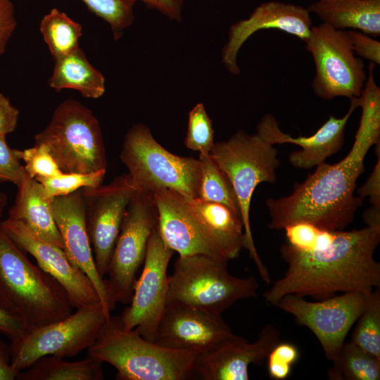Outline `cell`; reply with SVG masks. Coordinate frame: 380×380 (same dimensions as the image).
<instances>
[{"label":"cell","instance_id":"1","mask_svg":"<svg viewBox=\"0 0 380 380\" xmlns=\"http://www.w3.org/2000/svg\"><path fill=\"white\" fill-rule=\"evenodd\" d=\"M358 99L362 115L350 152L335 164L324 162L316 166L290 195L268 198L271 229L307 222L323 229L342 230L353 221L363 202L355 195L357 180L369 148L380 141V88L372 71Z\"/></svg>","mask_w":380,"mask_h":380},{"label":"cell","instance_id":"2","mask_svg":"<svg viewBox=\"0 0 380 380\" xmlns=\"http://www.w3.org/2000/svg\"><path fill=\"white\" fill-rule=\"evenodd\" d=\"M379 241L380 229L366 226L337 230L334 241L323 249L303 251L283 244L280 253L287 268L264 299L274 305L288 294L319 299L345 292L368 296L380 287V263L374 257Z\"/></svg>","mask_w":380,"mask_h":380},{"label":"cell","instance_id":"3","mask_svg":"<svg viewBox=\"0 0 380 380\" xmlns=\"http://www.w3.org/2000/svg\"><path fill=\"white\" fill-rule=\"evenodd\" d=\"M0 305L23 319L27 328L63 319L72 312L63 287L28 259L1 222Z\"/></svg>","mask_w":380,"mask_h":380},{"label":"cell","instance_id":"4","mask_svg":"<svg viewBox=\"0 0 380 380\" xmlns=\"http://www.w3.org/2000/svg\"><path fill=\"white\" fill-rule=\"evenodd\" d=\"M198 350L161 346L136 329L125 330L119 316H110L87 349L88 355L111 365L118 380H186L194 376Z\"/></svg>","mask_w":380,"mask_h":380},{"label":"cell","instance_id":"5","mask_svg":"<svg viewBox=\"0 0 380 380\" xmlns=\"http://www.w3.org/2000/svg\"><path fill=\"white\" fill-rule=\"evenodd\" d=\"M210 155L226 174L235 191L243 224L245 248L248 251L261 279L271 282L270 274L256 250L250 224V207L256 186L262 182L274 183L280 164L277 150L258 133L240 130L229 139L215 143Z\"/></svg>","mask_w":380,"mask_h":380},{"label":"cell","instance_id":"6","mask_svg":"<svg viewBox=\"0 0 380 380\" xmlns=\"http://www.w3.org/2000/svg\"><path fill=\"white\" fill-rule=\"evenodd\" d=\"M227 262L203 254L179 256L168 278L167 305H186L221 315L236 302L256 297V279L232 275Z\"/></svg>","mask_w":380,"mask_h":380},{"label":"cell","instance_id":"7","mask_svg":"<svg viewBox=\"0 0 380 380\" xmlns=\"http://www.w3.org/2000/svg\"><path fill=\"white\" fill-rule=\"evenodd\" d=\"M120 158L128 169L136 191L153 194L168 189L187 198L198 196L201 160L169 152L143 124H136L128 129Z\"/></svg>","mask_w":380,"mask_h":380},{"label":"cell","instance_id":"8","mask_svg":"<svg viewBox=\"0 0 380 380\" xmlns=\"http://www.w3.org/2000/svg\"><path fill=\"white\" fill-rule=\"evenodd\" d=\"M34 141L47 148L63 173L89 174L107 168L99 121L90 109L74 99L58 105Z\"/></svg>","mask_w":380,"mask_h":380},{"label":"cell","instance_id":"9","mask_svg":"<svg viewBox=\"0 0 380 380\" xmlns=\"http://www.w3.org/2000/svg\"><path fill=\"white\" fill-rule=\"evenodd\" d=\"M108 319L100 302L77 308L65 318L44 325L27 328L11 340V361L18 373L47 355L73 357L94 343Z\"/></svg>","mask_w":380,"mask_h":380},{"label":"cell","instance_id":"10","mask_svg":"<svg viewBox=\"0 0 380 380\" xmlns=\"http://www.w3.org/2000/svg\"><path fill=\"white\" fill-rule=\"evenodd\" d=\"M315 66L314 94L331 100L361 95L367 75L362 58L355 56L346 31L322 23L312 26L305 41Z\"/></svg>","mask_w":380,"mask_h":380},{"label":"cell","instance_id":"11","mask_svg":"<svg viewBox=\"0 0 380 380\" xmlns=\"http://www.w3.org/2000/svg\"><path fill=\"white\" fill-rule=\"evenodd\" d=\"M158 221L153 194L136 191L125 212L107 273L116 303H130L137 274L143 265L148 239Z\"/></svg>","mask_w":380,"mask_h":380},{"label":"cell","instance_id":"12","mask_svg":"<svg viewBox=\"0 0 380 380\" xmlns=\"http://www.w3.org/2000/svg\"><path fill=\"white\" fill-rule=\"evenodd\" d=\"M367 296L360 292H345L318 301H309L304 297L288 294L274 306L308 328L317 338L326 358L332 362L362 312Z\"/></svg>","mask_w":380,"mask_h":380},{"label":"cell","instance_id":"13","mask_svg":"<svg viewBox=\"0 0 380 380\" xmlns=\"http://www.w3.org/2000/svg\"><path fill=\"white\" fill-rule=\"evenodd\" d=\"M173 253L163 240L157 224L148 239L142 271L137 279L130 305L119 316L124 329H136L151 342L167 306V270Z\"/></svg>","mask_w":380,"mask_h":380},{"label":"cell","instance_id":"14","mask_svg":"<svg viewBox=\"0 0 380 380\" xmlns=\"http://www.w3.org/2000/svg\"><path fill=\"white\" fill-rule=\"evenodd\" d=\"M81 190L94 262L103 278L108 273L125 212L136 190L128 173L115 177L106 185L86 186Z\"/></svg>","mask_w":380,"mask_h":380},{"label":"cell","instance_id":"15","mask_svg":"<svg viewBox=\"0 0 380 380\" xmlns=\"http://www.w3.org/2000/svg\"><path fill=\"white\" fill-rule=\"evenodd\" d=\"M53 218L68 259L81 270L93 284L106 315L115 306L107 280L97 270L86 226L85 202L81 189L51 199Z\"/></svg>","mask_w":380,"mask_h":380},{"label":"cell","instance_id":"16","mask_svg":"<svg viewBox=\"0 0 380 380\" xmlns=\"http://www.w3.org/2000/svg\"><path fill=\"white\" fill-rule=\"evenodd\" d=\"M1 225L22 250L34 257L41 269L63 287L72 308L99 302L89 277L72 263L63 248L39 237L18 220L8 217L1 220Z\"/></svg>","mask_w":380,"mask_h":380},{"label":"cell","instance_id":"17","mask_svg":"<svg viewBox=\"0 0 380 380\" xmlns=\"http://www.w3.org/2000/svg\"><path fill=\"white\" fill-rule=\"evenodd\" d=\"M234 336L221 315L171 304L165 308L153 342L175 350L205 352Z\"/></svg>","mask_w":380,"mask_h":380},{"label":"cell","instance_id":"18","mask_svg":"<svg viewBox=\"0 0 380 380\" xmlns=\"http://www.w3.org/2000/svg\"><path fill=\"white\" fill-rule=\"evenodd\" d=\"M279 342V331L270 324L262 327L253 343L236 335L213 350L199 353L194 375L203 380H248L249 367L261 365Z\"/></svg>","mask_w":380,"mask_h":380},{"label":"cell","instance_id":"19","mask_svg":"<svg viewBox=\"0 0 380 380\" xmlns=\"http://www.w3.org/2000/svg\"><path fill=\"white\" fill-rule=\"evenodd\" d=\"M312 26L310 13L306 8L277 1L263 2L247 18L230 27L227 42L222 50V62L229 73L237 75L241 72L237 64L239 51L256 32L276 29L305 42Z\"/></svg>","mask_w":380,"mask_h":380},{"label":"cell","instance_id":"20","mask_svg":"<svg viewBox=\"0 0 380 380\" xmlns=\"http://www.w3.org/2000/svg\"><path fill=\"white\" fill-rule=\"evenodd\" d=\"M158 228L165 243L179 256L203 254L228 260L191 213L185 196L163 189L153 193Z\"/></svg>","mask_w":380,"mask_h":380},{"label":"cell","instance_id":"21","mask_svg":"<svg viewBox=\"0 0 380 380\" xmlns=\"http://www.w3.org/2000/svg\"><path fill=\"white\" fill-rule=\"evenodd\" d=\"M358 105V97L351 98L349 109L342 118L329 116L310 137H293L283 132L276 118L270 114L265 115L258 122L256 133L272 145L289 143L299 146L300 150L291 153L290 163L296 168H312L325 162L341 148L346 124Z\"/></svg>","mask_w":380,"mask_h":380},{"label":"cell","instance_id":"22","mask_svg":"<svg viewBox=\"0 0 380 380\" xmlns=\"http://www.w3.org/2000/svg\"><path fill=\"white\" fill-rule=\"evenodd\" d=\"M8 218L24 224L32 232L63 249V241L56 224L51 204L42 184L25 171Z\"/></svg>","mask_w":380,"mask_h":380},{"label":"cell","instance_id":"23","mask_svg":"<svg viewBox=\"0 0 380 380\" xmlns=\"http://www.w3.org/2000/svg\"><path fill=\"white\" fill-rule=\"evenodd\" d=\"M185 198L196 219L225 258L229 260L239 257L245 248L241 215L220 203Z\"/></svg>","mask_w":380,"mask_h":380},{"label":"cell","instance_id":"24","mask_svg":"<svg viewBox=\"0 0 380 380\" xmlns=\"http://www.w3.org/2000/svg\"><path fill=\"white\" fill-rule=\"evenodd\" d=\"M308 9L336 29L380 35V0H318Z\"/></svg>","mask_w":380,"mask_h":380},{"label":"cell","instance_id":"25","mask_svg":"<svg viewBox=\"0 0 380 380\" xmlns=\"http://www.w3.org/2000/svg\"><path fill=\"white\" fill-rule=\"evenodd\" d=\"M54 63L49 85L56 91L72 89L90 99H98L104 94L103 75L89 63L80 47L55 59Z\"/></svg>","mask_w":380,"mask_h":380},{"label":"cell","instance_id":"26","mask_svg":"<svg viewBox=\"0 0 380 380\" xmlns=\"http://www.w3.org/2000/svg\"><path fill=\"white\" fill-rule=\"evenodd\" d=\"M102 362L88 355L70 362L56 355L42 357L27 369L17 374L20 380H102Z\"/></svg>","mask_w":380,"mask_h":380},{"label":"cell","instance_id":"27","mask_svg":"<svg viewBox=\"0 0 380 380\" xmlns=\"http://www.w3.org/2000/svg\"><path fill=\"white\" fill-rule=\"evenodd\" d=\"M327 376L331 380H379L380 360L350 341L342 346Z\"/></svg>","mask_w":380,"mask_h":380},{"label":"cell","instance_id":"28","mask_svg":"<svg viewBox=\"0 0 380 380\" xmlns=\"http://www.w3.org/2000/svg\"><path fill=\"white\" fill-rule=\"evenodd\" d=\"M39 30L53 60L80 47L82 26L56 8L43 17Z\"/></svg>","mask_w":380,"mask_h":380},{"label":"cell","instance_id":"29","mask_svg":"<svg viewBox=\"0 0 380 380\" xmlns=\"http://www.w3.org/2000/svg\"><path fill=\"white\" fill-rule=\"evenodd\" d=\"M198 159L201 162V176L196 198L222 204L241 215L235 191L226 174L214 162L210 153H200Z\"/></svg>","mask_w":380,"mask_h":380},{"label":"cell","instance_id":"30","mask_svg":"<svg viewBox=\"0 0 380 380\" xmlns=\"http://www.w3.org/2000/svg\"><path fill=\"white\" fill-rule=\"evenodd\" d=\"M351 341L380 360V289H374L366 298L362 312L356 320Z\"/></svg>","mask_w":380,"mask_h":380},{"label":"cell","instance_id":"31","mask_svg":"<svg viewBox=\"0 0 380 380\" xmlns=\"http://www.w3.org/2000/svg\"><path fill=\"white\" fill-rule=\"evenodd\" d=\"M94 15L110 27L113 37H122L134 19V4L130 0H80Z\"/></svg>","mask_w":380,"mask_h":380},{"label":"cell","instance_id":"32","mask_svg":"<svg viewBox=\"0 0 380 380\" xmlns=\"http://www.w3.org/2000/svg\"><path fill=\"white\" fill-rule=\"evenodd\" d=\"M106 170L89 174L63 173L56 177H37L34 179L42 184L46 196H56L72 194L83 187L97 186L101 184Z\"/></svg>","mask_w":380,"mask_h":380},{"label":"cell","instance_id":"33","mask_svg":"<svg viewBox=\"0 0 380 380\" xmlns=\"http://www.w3.org/2000/svg\"><path fill=\"white\" fill-rule=\"evenodd\" d=\"M212 122L204 106L196 104L189 113L188 129L185 146L200 153H208L214 145Z\"/></svg>","mask_w":380,"mask_h":380},{"label":"cell","instance_id":"34","mask_svg":"<svg viewBox=\"0 0 380 380\" xmlns=\"http://www.w3.org/2000/svg\"><path fill=\"white\" fill-rule=\"evenodd\" d=\"M18 155L25 163V171L31 177H56L63 173L44 145L34 144L32 148L18 150Z\"/></svg>","mask_w":380,"mask_h":380},{"label":"cell","instance_id":"35","mask_svg":"<svg viewBox=\"0 0 380 380\" xmlns=\"http://www.w3.org/2000/svg\"><path fill=\"white\" fill-rule=\"evenodd\" d=\"M299 355V350L293 343L279 342L266 358L270 377L274 380L287 379L293 366L298 360Z\"/></svg>","mask_w":380,"mask_h":380},{"label":"cell","instance_id":"36","mask_svg":"<svg viewBox=\"0 0 380 380\" xmlns=\"http://www.w3.org/2000/svg\"><path fill=\"white\" fill-rule=\"evenodd\" d=\"M290 246L303 251H313L323 229L307 222H297L284 228Z\"/></svg>","mask_w":380,"mask_h":380},{"label":"cell","instance_id":"37","mask_svg":"<svg viewBox=\"0 0 380 380\" xmlns=\"http://www.w3.org/2000/svg\"><path fill=\"white\" fill-rule=\"evenodd\" d=\"M25 173L24 165L18 155V150L11 148L6 137H0V181L10 182L16 186Z\"/></svg>","mask_w":380,"mask_h":380},{"label":"cell","instance_id":"38","mask_svg":"<svg viewBox=\"0 0 380 380\" xmlns=\"http://www.w3.org/2000/svg\"><path fill=\"white\" fill-rule=\"evenodd\" d=\"M353 50L362 58L375 65L380 64V42L371 36L357 30H346Z\"/></svg>","mask_w":380,"mask_h":380},{"label":"cell","instance_id":"39","mask_svg":"<svg viewBox=\"0 0 380 380\" xmlns=\"http://www.w3.org/2000/svg\"><path fill=\"white\" fill-rule=\"evenodd\" d=\"M16 25L15 8L12 0H0V56L5 52Z\"/></svg>","mask_w":380,"mask_h":380},{"label":"cell","instance_id":"40","mask_svg":"<svg viewBox=\"0 0 380 380\" xmlns=\"http://www.w3.org/2000/svg\"><path fill=\"white\" fill-rule=\"evenodd\" d=\"M19 110L13 106L9 99L0 93V137L13 132L17 126Z\"/></svg>","mask_w":380,"mask_h":380},{"label":"cell","instance_id":"41","mask_svg":"<svg viewBox=\"0 0 380 380\" xmlns=\"http://www.w3.org/2000/svg\"><path fill=\"white\" fill-rule=\"evenodd\" d=\"M357 196L362 198L367 196L372 205L380 206V152L372 172L357 190Z\"/></svg>","mask_w":380,"mask_h":380},{"label":"cell","instance_id":"42","mask_svg":"<svg viewBox=\"0 0 380 380\" xmlns=\"http://www.w3.org/2000/svg\"><path fill=\"white\" fill-rule=\"evenodd\" d=\"M27 329L23 319L0 305V333L13 340L21 336Z\"/></svg>","mask_w":380,"mask_h":380},{"label":"cell","instance_id":"43","mask_svg":"<svg viewBox=\"0 0 380 380\" xmlns=\"http://www.w3.org/2000/svg\"><path fill=\"white\" fill-rule=\"evenodd\" d=\"M134 4L143 2L151 9H155L172 20L180 21L183 0H130Z\"/></svg>","mask_w":380,"mask_h":380},{"label":"cell","instance_id":"44","mask_svg":"<svg viewBox=\"0 0 380 380\" xmlns=\"http://www.w3.org/2000/svg\"><path fill=\"white\" fill-rule=\"evenodd\" d=\"M11 348L0 340V380L16 379L17 372L11 365Z\"/></svg>","mask_w":380,"mask_h":380},{"label":"cell","instance_id":"45","mask_svg":"<svg viewBox=\"0 0 380 380\" xmlns=\"http://www.w3.org/2000/svg\"><path fill=\"white\" fill-rule=\"evenodd\" d=\"M363 220L367 227L380 229V206L372 205L365 210Z\"/></svg>","mask_w":380,"mask_h":380},{"label":"cell","instance_id":"46","mask_svg":"<svg viewBox=\"0 0 380 380\" xmlns=\"http://www.w3.org/2000/svg\"><path fill=\"white\" fill-rule=\"evenodd\" d=\"M8 197L4 193L0 192V222H1V217L4 211V209L7 205Z\"/></svg>","mask_w":380,"mask_h":380}]
</instances>
